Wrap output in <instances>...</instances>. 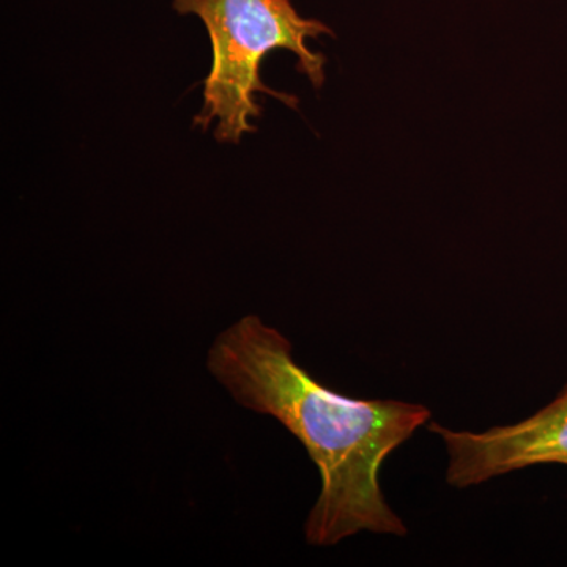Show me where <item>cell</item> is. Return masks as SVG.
<instances>
[{"label":"cell","instance_id":"obj_2","mask_svg":"<svg viewBox=\"0 0 567 567\" xmlns=\"http://www.w3.org/2000/svg\"><path fill=\"white\" fill-rule=\"evenodd\" d=\"M173 9L199 18L210 37L212 69L194 125L204 132L213 128L216 141L238 144L256 130L252 121L262 114L256 102L259 93L287 106L298 103L265 84L260 66L268 52H292L298 70L316 89L322 87L324 58L309 50L308 40L334 32L322 21L301 17L290 0H173Z\"/></svg>","mask_w":567,"mask_h":567},{"label":"cell","instance_id":"obj_3","mask_svg":"<svg viewBox=\"0 0 567 567\" xmlns=\"http://www.w3.org/2000/svg\"><path fill=\"white\" fill-rule=\"evenodd\" d=\"M429 431L445 442L451 487L480 486L528 466L567 465V385L555 401L520 423L487 432H458L429 423Z\"/></svg>","mask_w":567,"mask_h":567},{"label":"cell","instance_id":"obj_1","mask_svg":"<svg viewBox=\"0 0 567 567\" xmlns=\"http://www.w3.org/2000/svg\"><path fill=\"white\" fill-rule=\"evenodd\" d=\"M207 365L238 404L274 416L300 440L319 468L322 491L306 520L308 544L336 546L363 532L409 533L388 505L380 468L429 424L427 406L328 390L297 363L289 339L259 316L223 331L208 350Z\"/></svg>","mask_w":567,"mask_h":567}]
</instances>
